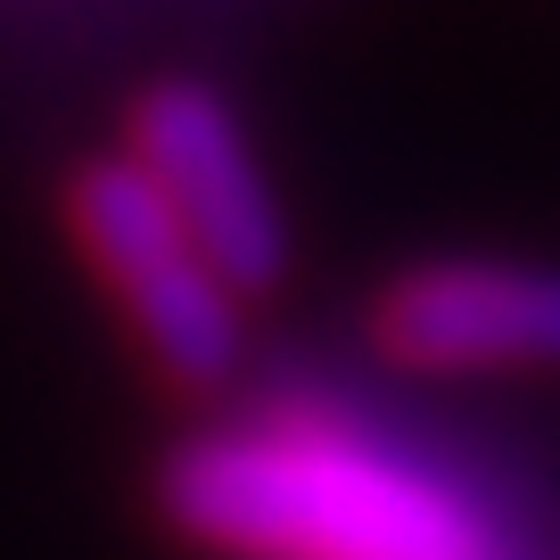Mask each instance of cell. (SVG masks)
Returning <instances> with one entry per match:
<instances>
[{"label": "cell", "instance_id": "obj_4", "mask_svg": "<svg viewBox=\"0 0 560 560\" xmlns=\"http://www.w3.org/2000/svg\"><path fill=\"white\" fill-rule=\"evenodd\" d=\"M404 371H560V272L552 264H412L371 314Z\"/></svg>", "mask_w": 560, "mask_h": 560}, {"label": "cell", "instance_id": "obj_3", "mask_svg": "<svg viewBox=\"0 0 560 560\" xmlns=\"http://www.w3.org/2000/svg\"><path fill=\"white\" fill-rule=\"evenodd\" d=\"M124 165L165 198V214L190 231V247L223 272L231 298H256V289H272V280L289 272L280 198H272V182H264L256 149H247L240 116L223 107V91L149 83L132 100Z\"/></svg>", "mask_w": 560, "mask_h": 560}, {"label": "cell", "instance_id": "obj_2", "mask_svg": "<svg viewBox=\"0 0 560 560\" xmlns=\"http://www.w3.org/2000/svg\"><path fill=\"white\" fill-rule=\"evenodd\" d=\"M67 223H74V247L91 256V272L132 314L140 347L158 354L165 380L223 387L240 371V298L223 289V272L190 247V231L165 214V198L124 158H100L74 174Z\"/></svg>", "mask_w": 560, "mask_h": 560}, {"label": "cell", "instance_id": "obj_1", "mask_svg": "<svg viewBox=\"0 0 560 560\" xmlns=\"http://www.w3.org/2000/svg\"><path fill=\"white\" fill-rule=\"evenodd\" d=\"M165 511L247 560H494V527L445 478L314 404H272L174 454Z\"/></svg>", "mask_w": 560, "mask_h": 560}]
</instances>
